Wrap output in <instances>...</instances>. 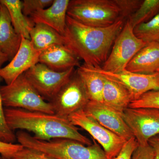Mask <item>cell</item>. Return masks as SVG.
I'll return each instance as SVG.
<instances>
[{"mask_svg":"<svg viewBox=\"0 0 159 159\" xmlns=\"http://www.w3.org/2000/svg\"><path fill=\"white\" fill-rule=\"evenodd\" d=\"M125 22L121 18L111 25L97 28L86 25L67 15L63 34L65 45L85 64L101 67Z\"/></svg>","mask_w":159,"mask_h":159,"instance_id":"1","label":"cell"},{"mask_svg":"<svg viewBox=\"0 0 159 159\" xmlns=\"http://www.w3.org/2000/svg\"><path fill=\"white\" fill-rule=\"evenodd\" d=\"M5 113L8 125L13 131H29L33 134L34 138L43 141L69 139L87 145L93 144L68 119L55 114L12 108H5Z\"/></svg>","mask_w":159,"mask_h":159,"instance_id":"2","label":"cell"},{"mask_svg":"<svg viewBox=\"0 0 159 159\" xmlns=\"http://www.w3.org/2000/svg\"><path fill=\"white\" fill-rule=\"evenodd\" d=\"M16 135L19 144L23 147L39 151L57 159H108L95 140L92 145H87L69 139L43 141L22 130L18 131Z\"/></svg>","mask_w":159,"mask_h":159,"instance_id":"3","label":"cell"},{"mask_svg":"<svg viewBox=\"0 0 159 159\" xmlns=\"http://www.w3.org/2000/svg\"><path fill=\"white\" fill-rule=\"evenodd\" d=\"M67 15L86 25L97 28L108 27L121 18L114 0H72Z\"/></svg>","mask_w":159,"mask_h":159,"instance_id":"4","label":"cell"},{"mask_svg":"<svg viewBox=\"0 0 159 159\" xmlns=\"http://www.w3.org/2000/svg\"><path fill=\"white\" fill-rule=\"evenodd\" d=\"M1 96L6 108L54 114L51 103L46 101L22 74L10 84L1 86Z\"/></svg>","mask_w":159,"mask_h":159,"instance_id":"5","label":"cell"},{"mask_svg":"<svg viewBox=\"0 0 159 159\" xmlns=\"http://www.w3.org/2000/svg\"><path fill=\"white\" fill-rule=\"evenodd\" d=\"M128 20L115 40L109 55L101 68L111 73L125 70L126 66L137 53L146 44L136 36Z\"/></svg>","mask_w":159,"mask_h":159,"instance_id":"6","label":"cell"},{"mask_svg":"<svg viewBox=\"0 0 159 159\" xmlns=\"http://www.w3.org/2000/svg\"><path fill=\"white\" fill-rule=\"evenodd\" d=\"M90 101L84 84L76 70L49 102L54 114L68 119L72 114L83 110Z\"/></svg>","mask_w":159,"mask_h":159,"instance_id":"7","label":"cell"},{"mask_svg":"<svg viewBox=\"0 0 159 159\" xmlns=\"http://www.w3.org/2000/svg\"><path fill=\"white\" fill-rule=\"evenodd\" d=\"M73 125L88 132L105 152L108 159H114L119 154L126 141L102 126L83 110L68 117Z\"/></svg>","mask_w":159,"mask_h":159,"instance_id":"8","label":"cell"},{"mask_svg":"<svg viewBox=\"0 0 159 159\" xmlns=\"http://www.w3.org/2000/svg\"><path fill=\"white\" fill-rule=\"evenodd\" d=\"M76 70L72 68L57 72L38 63L25 73L32 86L45 100L51 101Z\"/></svg>","mask_w":159,"mask_h":159,"instance_id":"9","label":"cell"},{"mask_svg":"<svg viewBox=\"0 0 159 159\" xmlns=\"http://www.w3.org/2000/svg\"><path fill=\"white\" fill-rule=\"evenodd\" d=\"M122 116L139 145L148 144L151 138L159 135L158 109L128 107Z\"/></svg>","mask_w":159,"mask_h":159,"instance_id":"10","label":"cell"},{"mask_svg":"<svg viewBox=\"0 0 159 159\" xmlns=\"http://www.w3.org/2000/svg\"><path fill=\"white\" fill-rule=\"evenodd\" d=\"M92 67L106 79L124 86L130 93L132 101L149 91L159 90V73L141 74L131 73L126 70L113 73L103 70L101 67Z\"/></svg>","mask_w":159,"mask_h":159,"instance_id":"11","label":"cell"},{"mask_svg":"<svg viewBox=\"0 0 159 159\" xmlns=\"http://www.w3.org/2000/svg\"><path fill=\"white\" fill-rule=\"evenodd\" d=\"M21 37L17 53L8 65L0 69V77L6 84H11L39 61L41 52L34 48L30 40Z\"/></svg>","mask_w":159,"mask_h":159,"instance_id":"12","label":"cell"},{"mask_svg":"<svg viewBox=\"0 0 159 159\" xmlns=\"http://www.w3.org/2000/svg\"><path fill=\"white\" fill-rule=\"evenodd\" d=\"M83 111L88 116L125 141L133 138L122 114L102 102L90 101Z\"/></svg>","mask_w":159,"mask_h":159,"instance_id":"13","label":"cell"},{"mask_svg":"<svg viewBox=\"0 0 159 159\" xmlns=\"http://www.w3.org/2000/svg\"><path fill=\"white\" fill-rule=\"evenodd\" d=\"M70 2V0H54L48 8L38 10L29 17L34 24H44L63 35L65 31Z\"/></svg>","mask_w":159,"mask_h":159,"instance_id":"14","label":"cell"},{"mask_svg":"<svg viewBox=\"0 0 159 159\" xmlns=\"http://www.w3.org/2000/svg\"><path fill=\"white\" fill-rule=\"evenodd\" d=\"M80 61L65 45H58L42 51L39 62L53 70L62 72L72 68H78L80 65Z\"/></svg>","mask_w":159,"mask_h":159,"instance_id":"15","label":"cell"},{"mask_svg":"<svg viewBox=\"0 0 159 159\" xmlns=\"http://www.w3.org/2000/svg\"><path fill=\"white\" fill-rule=\"evenodd\" d=\"M125 70L138 74L159 73V43H147L129 61Z\"/></svg>","mask_w":159,"mask_h":159,"instance_id":"16","label":"cell"},{"mask_svg":"<svg viewBox=\"0 0 159 159\" xmlns=\"http://www.w3.org/2000/svg\"><path fill=\"white\" fill-rule=\"evenodd\" d=\"M22 37L12 26L6 6L0 3V50L7 55L9 61L17 53Z\"/></svg>","mask_w":159,"mask_h":159,"instance_id":"17","label":"cell"},{"mask_svg":"<svg viewBox=\"0 0 159 159\" xmlns=\"http://www.w3.org/2000/svg\"><path fill=\"white\" fill-rule=\"evenodd\" d=\"M102 97V103L122 115L133 101L130 93L124 86L105 78Z\"/></svg>","mask_w":159,"mask_h":159,"instance_id":"18","label":"cell"},{"mask_svg":"<svg viewBox=\"0 0 159 159\" xmlns=\"http://www.w3.org/2000/svg\"><path fill=\"white\" fill-rule=\"evenodd\" d=\"M30 41L34 48L41 52L52 46L65 45L62 34L40 23L35 24L30 31Z\"/></svg>","mask_w":159,"mask_h":159,"instance_id":"19","label":"cell"},{"mask_svg":"<svg viewBox=\"0 0 159 159\" xmlns=\"http://www.w3.org/2000/svg\"><path fill=\"white\" fill-rule=\"evenodd\" d=\"M9 12L11 24L18 34L30 40V33L34 23L22 11V3L20 0H0Z\"/></svg>","mask_w":159,"mask_h":159,"instance_id":"20","label":"cell"},{"mask_svg":"<svg viewBox=\"0 0 159 159\" xmlns=\"http://www.w3.org/2000/svg\"><path fill=\"white\" fill-rule=\"evenodd\" d=\"M84 84L90 101L102 102L104 78L92 66L84 63L76 70Z\"/></svg>","mask_w":159,"mask_h":159,"instance_id":"21","label":"cell"},{"mask_svg":"<svg viewBox=\"0 0 159 159\" xmlns=\"http://www.w3.org/2000/svg\"><path fill=\"white\" fill-rule=\"evenodd\" d=\"M159 14V0H143L138 10L127 20L133 28L147 22Z\"/></svg>","mask_w":159,"mask_h":159,"instance_id":"22","label":"cell"},{"mask_svg":"<svg viewBox=\"0 0 159 159\" xmlns=\"http://www.w3.org/2000/svg\"><path fill=\"white\" fill-rule=\"evenodd\" d=\"M136 36L146 43H159V14L147 22L134 28Z\"/></svg>","mask_w":159,"mask_h":159,"instance_id":"23","label":"cell"},{"mask_svg":"<svg viewBox=\"0 0 159 159\" xmlns=\"http://www.w3.org/2000/svg\"><path fill=\"white\" fill-rule=\"evenodd\" d=\"M129 108L148 107L159 109V90L149 91L129 104Z\"/></svg>","mask_w":159,"mask_h":159,"instance_id":"24","label":"cell"},{"mask_svg":"<svg viewBox=\"0 0 159 159\" xmlns=\"http://www.w3.org/2000/svg\"><path fill=\"white\" fill-rule=\"evenodd\" d=\"M2 80V79L0 77V84ZM3 106L0 91V141L6 143H14L16 140V136L8 125Z\"/></svg>","mask_w":159,"mask_h":159,"instance_id":"25","label":"cell"},{"mask_svg":"<svg viewBox=\"0 0 159 159\" xmlns=\"http://www.w3.org/2000/svg\"><path fill=\"white\" fill-rule=\"evenodd\" d=\"M120 11V17L128 20L139 8L143 0H114Z\"/></svg>","mask_w":159,"mask_h":159,"instance_id":"26","label":"cell"},{"mask_svg":"<svg viewBox=\"0 0 159 159\" xmlns=\"http://www.w3.org/2000/svg\"><path fill=\"white\" fill-rule=\"evenodd\" d=\"M54 0H24L22 3V11L26 16L29 17L31 14L40 9L48 8Z\"/></svg>","mask_w":159,"mask_h":159,"instance_id":"27","label":"cell"},{"mask_svg":"<svg viewBox=\"0 0 159 159\" xmlns=\"http://www.w3.org/2000/svg\"><path fill=\"white\" fill-rule=\"evenodd\" d=\"M12 159H57L39 151L23 147L17 152L12 157Z\"/></svg>","mask_w":159,"mask_h":159,"instance_id":"28","label":"cell"},{"mask_svg":"<svg viewBox=\"0 0 159 159\" xmlns=\"http://www.w3.org/2000/svg\"><path fill=\"white\" fill-rule=\"evenodd\" d=\"M154 151L149 144L139 145L131 159H154Z\"/></svg>","mask_w":159,"mask_h":159,"instance_id":"29","label":"cell"},{"mask_svg":"<svg viewBox=\"0 0 159 159\" xmlns=\"http://www.w3.org/2000/svg\"><path fill=\"white\" fill-rule=\"evenodd\" d=\"M139 146L134 137L126 141L119 154L114 159H131L134 152Z\"/></svg>","mask_w":159,"mask_h":159,"instance_id":"30","label":"cell"},{"mask_svg":"<svg viewBox=\"0 0 159 159\" xmlns=\"http://www.w3.org/2000/svg\"><path fill=\"white\" fill-rule=\"evenodd\" d=\"M23 147L22 145L19 143H8L0 141V155L11 158L15 154Z\"/></svg>","mask_w":159,"mask_h":159,"instance_id":"31","label":"cell"},{"mask_svg":"<svg viewBox=\"0 0 159 159\" xmlns=\"http://www.w3.org/2000/svg\"><path fill=\"white\" fill-rule=\"evenodd\" d=\"M148 144L154 151V159H159V135L151 138L148 141Z\"/></svg>","mask_w":159,"mask_h":159,"instance_id":"32","label":"cell"},{"mask_svg":"<svg viewBox=\"0 0 159 159\" xmlns=\"http://www.w3.org/2000/svg\"><path fill=\"white\" fill-rule=\"evenodd\" d=\"M8 61L9 59L7 55L0 50V69L2 68L3 65Z\"/></svg>","mask_w":159,"mask_h":159,"instance_id":"33","label":"cell"},{"mask_svg":"<svg viewBox=\"0 0 159 159\" xmlns=\"http://www.w3.org/2000/svg\"><path fill=\"white\" fill-rule=\"evenodd\" d=\"M0 159H12L9 158H8V157H6L2 156L1 155H0Z\"/></svg>","mask_w":159,"mask_h":159,"instance_id":"34","label":"cell"}]
</instances>
